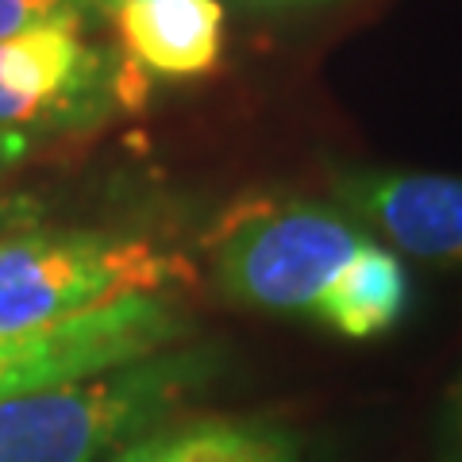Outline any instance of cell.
Here are the masks:
<instances>
[{"label": "cell", "instance_id": "3957f363", "mask_svg": "<svg viewBox=\"0 0 462 462\" xmlns=\"http://www.w3.org/2000/svg\"><path fill=\"white\" fill-rule=\"evenodd\" d=\"M366 243L370 236L343 208L300 197H251L212 227V282L239 309L312 316Z\"/></svg>", "mask_w": 462, "mask_h": 462}, {"label": "cell", "instance_id": "5b68a950", "mask_svg": "<svg viewBox=\"0 0 462 462\" xmlns=\"http://www.w3.org/2000/svg\"><path fill=\"white\" fill-rule=\"evenodd\" d=\"M189 312L170 293H139L74 320L0 336V401L74 385L189 339Z\"/></svg>", "mask_w": 462, "mask_h": 462}, {"label": "cell", "instance_id": "4fadbf2b", "mask_svg": "<svg viewBox=\"0 0 462 462\" xmlns=\"http://www.w3.org/2000/svg\"><path fill=\"white\" fill-rule=\"evenodd\" d=\"M42 143L47 139H39L32 132H16V127H0V178L5 173H12L16 166H23L27 158H32Z\"/></svg>", "mask_w": 462, "mask_h": 462}, {"label": "cell", "instance_id": "6da1fadb", "mask_svg": "<svg viewBox=\"0 0 462 462\" xmlns=\"http://www.w3.org/2000/svg\"><path fill=\"white\" fill-rule=\"evenodd\" d=\"M224 370V346L185 339L74 385L0 401V462H105L173 420Z\"/></svg>", "mask_w": 462, "mask_h": 462}, {"label": "cell", "instance_id": "5bb4252c", "mask_svg": "<svg viewBox=\"0 0 462 462\" xmlns=\"http://www.w3.org/2000/svg\"><path fill=\"white\" fill-rule=\"evenodd\" d=\"M89 5L97 8V16H108V20H112L116 12H120V8L127 5V0H89Z\"/></svg>", "mask_w": 462, "mask_h": 462}, {"label": "cell", "instance_id": "8992f818", "mask_svg": "<svg viewBox=\"0 0 462 462\" xmlns=\"http://www.w3.org/2000/svg\"><path fill=\"white\" fill-rule=\"evenodd\" d=\"M328 189L351 220L393 251L431 266H462V178L385 166H336Z\"/></svg>", "mask_w": 462, "mask_h": 462}, {"label": "cell", "instance_id": "7a4b0ae2", "mask_svg": "<svg viewBox=\"0 0 462 462\" xmlns=\"http://www.w3.org/2000/svg\"><path fill=\"white\" fill-rule=\"evenodd\" d=\"M189 263L143 236L105 227H27L0 239V336L39 331L112 300L170 293Z\"/></svg>", "mask_w": 462, "mask_h": 462}, {"label": "cell", "instance_id": "277c9868", "mask_svg": "<svg viewBox=\"0 0 462 462\" xmlns=\"http://www.w3.org/2000/svg\"><path fill=\"white\" fill-rule=\"evenodd\" d=\"M143 100V69L74 27L0 39V127L39 139L93 132Z\"/></svg>", "mask_w": 462, "mask_h": 462}, {"label": "cell", "instance_id": "7c38bea8", "mask_svg": "<svg viewBox=\"0 0 462 462\" xmlns=\"http://www.w3.org/2000/svg\"><path fill=\"white\" fill-rule=\"evenodd\" d=\"M47 220V205L32 193H0V239L12 231H27L39 227Z\"/></svg>", "mask_w": 462, "mask_h": 462}, {"label": "cell", "instance_id": "9c48e42d", "mask_svg": "<svg viewBox=\"0 0 462 462\" xmlns=\"http://www.w3.org/2000/svg\"><path fill=\"white\" fill-rule=\"evenodd\" d=\"M409 300L412 282L397 251L370 239L328 285L312 320H320L343 339H378L401 324V316L409 312Z\"/></svg>", "mask_w": 462, "mask_h": 462}, {"label": "cell", "instance_id": "52a82bcc", "mask_svg": "<svg viewBox=\"0 0 462 462\" xmlns=\"http://www.w3.org/2000/svg\"><path fill=\"white\" fill-rule=\"evenodd\" d=\"M112 23L127 58L162 78H200L224 51L220 0H127Z\"/></svg>", "mask_w": 462, "mask_h": 462}, {"label": "cell", "instance_id": "ba28073f", "mask_svg": "<svg viewBox=\"0 0 462 462\" xmlns=\"http://www.w3.org/2000/svg\"><path fill=\"white\" fill-rule=\"evenodd\" d=\"M105 462H305V447L263 416H200L143 431Z\"/></svg>", "mask_w": 462, "mask_h": 462}, {"label": "cell", "instance_id": "30bf717a", "mask_svg": "<svg viewBox=\"0 0 462 462\" xmlns=\"http://www.w3.org/2000/svg\"><path fill=\"white\" fill-rule=\"evenodd\" d=\"M97 8L89 0H0V39L35 32V27H74L89 32Z\"/></svg>", "mask_w": 462, "mask_h": 462}, {"label": "cell", "instance_id": "8fae6325", "mask_svg": "<svg viewBox=\"0 0 462 462\" xmlns=\"http://www.w3.org/2000/svg\"><path fill=\"white\" fill-rule=\"evenodd\" d=\"M436 462H462V374L451 382L436 424Z\"/></svg>", "mask_w": 462, "mask_h": 462}]
</instances>
